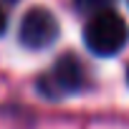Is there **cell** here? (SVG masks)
I'll return each mask as SVG.
<instances>
[{
	"label": "cell",
	"instance_id": "6",
	"mask_svg": "<svg viewBox=\"0 0 129 129\" xmlns=\"http://www.w3.org/2000/svg\"><path fill=\"white\" fill-rule=\"evenodd\" d=\"M126 81H129V69H126Z\"/></svg>",
	"mask_w": 129,
	"mask_h": 129
},
{
	"label": "cell",
	"instance_id": "1",
	"mask_svg": "<svg viewBox=\"0 0 129 129\" xmlns=\"http://www.w3.org/2000/svg\"><path fill=\"white\" fill-rule=\"evenodd\" d=\"M129 41V28L124 18L114 10L91 15L89 23L84 25V43L91 53L96 56H116Z\"/></svg>",
	"mask_w": 129,
	"mask_h": 129
},
{
	"label": "cell",
	"instance_id": "2",
	"mask_svg": "<svg viewBox=\"0 0 129 129\" xmlns=\"http://www.w3.org/2000/svg\"><path fill=\"white\" fill-rule=\"evenodd\" d=\"M84 79H86L84 63L74 53H63L56 58L53 69L41 76L38 86L46 96H66V94H76L84 86Z\"/></svg>",
	"mask_w": 129,
	"mask_h": 129
},
{
	"label": "cell",
	"instance_id": "5",
	"mask_svg": "<svg viewBox=\"0 0 129 129\" xmlns=\"http://www.w3.org/2000/svg\"><path fill=\"white\" fill-rule=\"evenodd\" d=\"M8 30V13H5V8L0 5V36H3Z\"/></svg>",
	"mask_w": 129,
	"mask_h": 129
},
{
	"label": "cell",
	"instance_id": "4",
	"mask_svg": "<svg viewBox=\"0 0 129 129\" xmlns=\"http://www.w3.org/2000/svg\"><path fill=\"white\" fill-rule=\"evenodd\" d=\"M114 3L116 0H74V5L79 13L84 15H99V13H106V10H114Z\"/></svg>",
	"mask_w": 129,
	"mask_h": 129
},
{
	"label": "cell",
	"instance_id": "3",
	"mask_svg": "<svg viewBox=\"0 0 129 129\" xmlns=\"http://www.w3.org/2000/svg\"><path fill=\"white\" fill-rule=\"evenodd\" d=\"M58 20L56 15L43 8V5H36L30 8L23 18H20V25H18V41L30 48V51H43L48 48L51 43H56L58 38Z\"/></svg>",
	"mask_w": 129,
	"mask_h": 129
}]
</instances>
